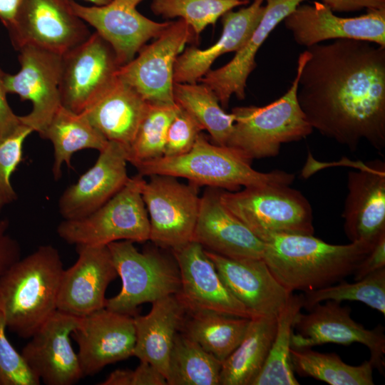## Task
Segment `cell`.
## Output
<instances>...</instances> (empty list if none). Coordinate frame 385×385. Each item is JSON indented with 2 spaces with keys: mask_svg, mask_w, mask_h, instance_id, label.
Here are the masks:
<instances>
[{
  "mask_svg": "<svg viewBox=\"0 0 385 385\" xmlns=\"http://www.w3.org/2000/svg\"><path fill=\"white\" fill-rule=\"evenodd\" d=\"M297 98L322 135L355 150L385 148V47L337 39L307 48Z\"/></svg>",
  "mask_w": 385,
  "mask_h": 385,
  "instance_id": "6da1fadb",
  "label": "cell"
},
{
  "mask_svg": "<svg viewBox=\"0 0 385 385\" xmlns=\"http://www.w3.org/2000/svg\"><path fill=\"white\" fill-rule=\"evenodd\" d=\"M263 242V260L292 293L316 290L344 279L374 246L361 242L333 245L303 234L274 235Z\"/></svg>",
  "mask_w": 385,
  "mask_h": 385,
  "instance_id": "7a4b0ae2",
  "label": "cell"
},
{
  "mask_svg": "<svg viewBox=\"0 0 385 385\" xmlns=\"http://www.w3.org/2000/svg\"><path fill=\"white\" fill-rule=\"evenodd\" d=\"M63 271L58 250L45 245L0 274V309L10 331L29 339L57 311Z\"/></svg>",
  "mask_w": 385,
  "mask_h": 385,
  "instance_id": "3957f363",
  "label": "cell"
},
{
  "mask_svg": "<svg viewBox=\"0 0 385 385\" xmlns=\"http://www.w3.org/2000/svg\"><path fill=\"white\" fill-rule=\"evenodd\" d=\"M237 150L210 143L201 133L192 149L185 154L139 163L134 165L143 176L165 175L183 178L200 187L237 191L240 187L267 184L290 185L294 175L280 170L262 173Z\"/></svg>",
  "mask_w": 385,
  "mask_h": 385,
  "instance_id": "277c9868",
  "label": "cell"
},
{
  "mask_svg": "<svg viewBox=\"0 0 385 385\" xmlns=\"http://www.w3.org/2000/svg\"><path fill=\"white\" fill-rule=\"evenodd\" d=\"M306 51L297 60V73L288 91L265 106H238L232 109L234 124L227 145L247 160L271 158L284 143L304 139L313 131L297 98L299 78Z\"/></svg>",
  "mask_w": 385,
  "mask_h": 385,
  "instance_id": "5b68a950",
  "label": "cell"
},
{
  "mask_svg": "<svg viewBox=\"0 0 385 385\" xmlns=\"http://www.w3.org/2000/svg\"><path fill=\"white\" fill-rule=\"evenodd\" d=\"M225 207L262 241L278 234L314 235L313 212L307 199L287 185L267 184L222 190Z\"/></svg>",
  "mask_w": 385,
  "mask_h": 385,
  "instance_id": "8992f818",
  "label": "cell"
},
{
  "mask_svg": "<svg viewBox=\"0 0 385 385\" xmlns=\"http://www.w3.org/2000/svg\"><path fill=\"white\" fill-rule=\"evenodd\" d=\"M145 182L140 174L130 177L120 190L94 212L61 222L57 227L58 236L76 246L149 240L150 221L142 196Z\"/></svg>",
  "mask_w": 385,
  "mask_h": 385,
  "instance_id": "52a82bcc",
  "label": "cell"
},
{
  "mask_svg": "<svg viewBox=\"0 0 385 385\" xmlns=\"http://www.w3.org/2000/svg\"><path fill=\"white\" fill-rule=\"evenodd\" d=\"M133 242L108 245L122 285L118 294L106 299V308L130 316L138 307L169 295L180 288L178 265L156 251L139 252Z\"/></svg>",
  "mask_w": 385,
  "mask_h": 385,
  "instance_id": "ba28073f",
  "label": "cell"
},
{
  "mask_svg": "<svg viewBox=\"0 0 385 385\" xmlns=\"http://www.w3.org/2000/svg\"><path fill=\"white\" fill-rule=\"evenodd\" d=\"M149 177L142 196L150 221V240L171 250L191 242L200 210L199 187L170 175Z\"/></svg>",
  "mask_w": 385,
  "mask_h": 385,
  "instance_id": "9c48e42d",
  "label": "cell"
},
{
  "mask_svg": "<svg viewBox=\"0 0 385 385\" xmlns=\"http://www.w3.org/2000/svg\"><path fill=\"white\" fill-rule=\"evenodd\" d=\"M198 36L183 19L171 21L163 33L144 45L135 58L120 66L117 76L147 102L173 104V73L177 57Z\"/></svg>",
  "mask_w": 385,
  "mask_h": 385,
  "instance_id": "30bf717a",
  "label": "cell"
},
{
  "mask_svg": "<svg viewBox=\"0 0 385 385\" xmlns=\"http://www.w3.org/2000/svg\"><path fill=\"white\" fill-rule=\"evenodd\" d=\"M111 46L96 32L61 55L59 91L61 105L84 111L118 78L120 68Z\"/></svg>",
  "mask_w": 385,
  "mask_h": 385,
  "instance_id": "8fae6325",
  "label": "cell"
},
{
  "mask_svg": "<svg viewBox=\"0 0 385 385\" xmlns=\"http://www.w3.org/2000/svg\"><path fill=\"white\" fill-rule=\"evenodd\" d=\"M15 49L30 46L62 55L91 34L70 0H23L7 29Z\"/></svg>",
  "mask_w": 385,
  "mask_h": 385,
  "instance_id": "7c38bea8",
  "label": "cell"
},
{
  "mask_svg": "<svg viewBox=\"0 0 385 385\" xmlns=\"http://www.w3.org/2000/svg\"><path fill=\"white\" fill-rule=\"evenodd\" d=\"M292 336V348H312L333 343L349 345L359 343L370 351L369 361L381 373L385 366V336L381 325L366 329L351 317V309L333 300L318 303L308 312L297 315Z\"/></svg>",
  "mask_w": 385,
  "mask_h": 385,
  "instance_id": "4fadbf2b",
  "label": "cell"
},
{
  "mask_svg": "<svg viewBox=\"0 0 385 385\" xmlns=\"http://www.w3.org/2000/svg\"><path fill=\"white\" fill-rule=\"evenodd\" d=\"M20 69L15 74L4 73L7 93L29 101L31 112L19 116L22 124L41 137L61 106L59 91L61 55L26 46L19 50Z\"/></svg>",
  "mask_w": 385,
  "mask_h": 385,
  "instance_id": "5bb4252c",
  "label": "cell"
},
{
  "mask_svg": "<svg viewBox=\"0 0 385 385\" xmlns=\"http://www.w3.org/2000/svg\"><path fill=\"white\" fill-rule=\"evenodd\" d=\"M180 276L175 294L188 313L213 312L251 319L257 317L228 289L199 243L191 241L172 250Z\"/></svg>",
  "mask_w": 385,
  "mask_h": 385,
  "instance_id": "9a60e30c",
  "label": "cell"
},
{
  "mask_svg": "<svg viewBox=\"0 0 385 385\" xmlns=\"http://www.w3.org/2000/svg\"><path fill=\"white\" fill-rule=\"evenodd\" d=\"M322 2L299 4L283 20L295 42L306 48L327 40L354 39L385 47V9L354 17L335 15Z\"/></svg>",
  "mask_w": 385,
  "mask_h": 385,
  "instance_id": "2e32d148",
  "label": "cell"
},
{
  "mask_svg": "<svg viewBox=\"0 0 385 385\" xmlns=\"http://www.w3.org/2000/svg\"><path fill=\"white\" fill-rule=\"evenodd\" d=\"M81 317L55 312L30 337L21 355L34 374L46 385H71L83 374L70 337Z\"/></svg>",
  "mask_w": 385,
  "mask_h": 385,
  "instance_id": "e0dca14e",
  "label": "cell"
},
{
  "mask_svg": "<svg viewBox=\"0 0 385 385\" xmlns=\"http://www.w3.org/2000/svg\"><path fill=\"white\" fill-rule=\"evenodd\" d=\"M83 376L133 356L135 329L133 317L103 308L81 317L73 332Z\"/></svg>",
  "mask_w": 385,
  "mask_h": 385,
  "instance_id": "ac0fdd59",
  "label": "cell"
},
{
  "mask_svg": "<svg viewBox=\"0 0 385 385\" xmlns=\"http://www.w3.org/2000/svg\"><path fill=\"white\" fill-rule=\"evenodd\" d=\"M76 250V262L63 273L57 310L82 317L106 307L107 287L118 274L108 245Z\"/></svg>",
  "mask_w": 385,
  "mask_h": 385,
  "instance_id": "d6986e66",
  "label": "cell"
},
{
  "mask_svg": "<svg viewBox=\"0 0 385 385\" xmlns=\"http://www.w3.org/2000/svg\"><path fill=\"white\" fill-rule=\"evenodd\" d=\"M74 14L92 26L112 48L119 65L132 61L151 38L160 36L170 21H154L136 7L113 0L103 6H86L70 0Z\"/></svg>",
  "mask_w": 385,
  "mask_h": 385,
  "instance_id": "ffe728a7",
  "label": "cell"
},
{
  "mask_svg": "<svg viewBox=\"0 0 385 385\" xmlns=\"http://www.w3.org/2000/svg\"><path fill=\"white\" fill-rule=\"evenodd\" d=\"M342 217L351 242L374 245L385 234V163L375 160L347 175Z\"/></svg>",
  "mask_w": 385,
  "mask_h": 385,
  "instance_id": "44dd1931",
  "label": "cell"
},
{
  "mask_svg": "<svg viewBox=\"0 0 385 385\" xmlns=\"http://www.w3.org/2000/svg\"><path fill=\"white\" fill-rule=\"evenodd\" d=\"M94 165L67 188L58 200V210L64 220L85 217L102 206L126 184V146L108 141L99 152Z\"/></svg>",
  "mask_w": 385,
  "mask_h": 385,
  "instance_id": "7402d4cb",
  "label": "cell"
},
{
  "mask_svg": "<svg viewBox=\"0 0 385 385\" xmlns=\"http://www.w3.org/2000/svg\"><path fill=\"white\" fill-rule=\"evenodd\" d=\"M221 190L207 187L200 197L192 241L226 257L262 259L264 242L225 207Z\"/></svg>",
  "mask_w": 385,
  "mask_h": 385,
  "instance_id": "603a6c76",
  "label": "cell"
},
{
  "mask_svg": "<svg viewBox=\"0 0 385 385\" xmlns=\"http://www.w3.org/2000/svg\"><path fill=\"white\" fill-rule=\"evenodd\" d=\"M205 252L228 289L251 312L278 316L292 293L278 282L263 259H232Z\"/></svg>",
  "mask_w": 385,
  "mask_h": 385,
  "instance_id": "cb8c5ba5",
  "label": "cell"
},
{
  "mask_svg": "<svg viewBox=\"0 0 385 385\" xmlns=\"http://www.w3.org/2000/svg\"><path fill=\"white\" fill-rule=\"evenodd\" d=\"M304 1L265 0L264 14L243 46L227 64L210 69L200 79L215 92L222 108L228 106L232 95L239 100L245 98L247 81L257 66L258 50L277 26Z\"/></svg>",
  "mask_w": 385,
  "mask_h": 385,
  "instance_id": "d4e9b609",
  "label": "cell"
},
{
  "mask_svg": "<svg viewBox=\"0 0 385 385\" xmlns=\"http://www.w3.org/2000/svg\"><path fill=\"white\" fill-rule=\"evenodd\" d=\"M265 9V0H253L248 6L224 14L222 34L215 43L204 49L187 47L177 57L174 83H197L219 56L240 50L259 24Z\"/></svg>",
  "mask_w": 385,
  "mask_h": 385,
  "instance_id": "484cf974",
  "label": "cell"
},
{
  "mask_svg": "<svg viewBox=\"0 0 385 385\" xmlns=\"http://www.w3.org/2000/svg\"><path fill=\"white\" fill-rule=\"evenodd\" d=\"M186 315L184 305L175 294L152 302L147 314L133 317V356L151 364L165 379L174 340L182 330Z\"/></svg>",
  "mask_w": 385,
  "mask_h": 385,
  "instance_id": "4316f807",
  "label": "cell"
},
{
  "mask_svg": "<svg viewBox=\"0 0 385 385\" xmlns=\"http://www.w3.org/2000/svg\"><path fill=\"white\" fill-rule=\"evenodd\" d=\"M147 102L118 77L84 111L90 123L108 140L128 147L146 111Z\"/></svg>",
  "mask_w": 385,
  "mask_h": 385,
  "instance_id": "83f0119b",
  "label": "cell"
},
{
  "mask_svg": "<svg viewBox=\"0 0 385 385\" xmlns=\"http://www.w3.org/2000/svg\"><path fill=\"white\" fill-rule=\"evenodd\" d=\"M277 317L257 316L250 319L242 341L222 362L220 385H252L269 354Z\"/></svg>",
  "mask_w": 385,
  "mask_h": 385,
  "instance_id": "f1b7e54d",
  "label": "cell"
},
{
  "mask_svg": "<svg viewBox=\"0 0 385 385\" xmlns=\"http://www.w3.org/2000/svg\"><path fill=\"white\" fill-rule=\"evenodd\" d=\"M41 138L49 140L53 148L52 173L61 178L62 166H71L73 155L83 149L101 151L108 140L94 128L83 113L73 112L62 105L54 114Z\"/></svg>",
  "mask_w": 385,
  "mask_h": 385,
  "instance_id": "f546056e",
  "label": "cell"
},
{
  "mask_svg": "<svg viewBox=\"0 0 385 385\" xmlns=\"http://www.w3.org/2000/svg\"><path fill=\"white\" fill-rule=\"evenodd\" d=\"M250 319L213 312H187L181 332L222 362L242 341Z\"/></svg>",
  "mask_w": 385,
  "mask_h": 385,
  "instance_id": "4dcf8cb0",
  "label": "cell"
},
{
  "mask_svg": "<svg viewBox=\"0 0 385 385\" xmlns=\"http://www.w3.org/2000/svg\"><path fill=\"white\" fill-rule=\"evenodd\" d=\"M294 371L301 376L312 377L330 385H373L374 366L369 361L352 366L335 353H321L311 348L290 351Z\"/></svg>",
  "mask_w": 385,
  "mask_h": 385,
  "instance_id": "1f68e13d",
  "label": "cell"
},
{
  "mask_svg": "<svg viewBox=\"0 0 385 385\" xmlns=\"http://www.w3.org/2000/svg\"><path fill=\"white\" fill-rule=\"evenodd\" d=\"M222 361L183 332L170 352L167 385H220Z\"/></svg>",
  "mask_w": 385,
  "mask_h": 385,
  "instance_id": "d6a6232c",
  "label": "cell"
},
{
  "mask_svg": "<svg viewBox=\"0 0 385 385\" xmlns=\"http://www.w3.org/2000/svg\"><path fill=\"white\" fill-rule=\"evenodd\" d=\"M173 99L190 113L210 134L212 143L226 145L231 134L234 115L222 108L215 92L200 83H174Z\"/></svg>",
  "mask_w": 385,
  "mask_h": 385,
  "instance_id": "836d02e7",
  "label": "cell"
},
{
  "mask_svg": "<svg viewBox=\"0 0 385 385\" xmlns=\"http://www.w3.org/2000/svg\"><path fill=\"white\" fill-rule=\"evenodd\" d=\"M303 307V294H292L277 317V329L269 354L252 385H298L290 351L294 323Z\"/></svg>",
  "mask_w": 385,
  "mask_h": 385,
  "instance_id": "e575fe53",
  "label": "cell"
},
{
  "mask_svg": "<svg viewBox=\"0 0 385 385\" xmlns=\"http://www.w3.org/2000/svg\"><path fill=\"white\" fill-rule=\"evenodd\" d=\"M180 110L176 104L148 103L136 133L126 147L132 165L163 156L168 128Z\"/></svg>",
  "mask_w": 385,
  "mask_h": 385,
  "instance_id": "d590c367",
  "label": "cell"
},
{
  "mask_svg": "<svg viewBox=\"0 0 385 385\" xmlns=\"http://www.w3.org/2000/svg\"><path fill=\"white\" fill-rule=\"evenodd\" d=\"M327 300L362 302L385 314V267L353 283L341 280L334 284L304 292L303 307L307 310Z\"/></svg>",
  "mask_w": 385,
  "mask_h": 385,
  "instance_id": "8d00e7d4",
  "label": "cell"
},
{
  "mask_svg": "<svg viewBox=\"0 0 385 385\" xmlns=\"http://www.w3.org/2000/svg\"><path fill=\"white\" fill-rule=\"evenodd\" d=\"M248 3L240 0H153L150 9L155 15L167 19L180 17L198 36L224 14Z\"/></svg>",
  "mask_w": 385,
  "mask_h": 385,
  "instance_id": "74e56055",
  "label": "cell"
},
{
  "mask_svg": "<svg viewBox=\"0 0 385 385\" xmlns=\"http://www.w3.org/2000/svg\"><path fill=\"white\" fill-rule=\"evenodd\" d=\"M32 132L22 124L12 135L0 138V212L17 199L11 177L21 161L24 142Z\"/></svg>",
  "mask_w": 385,
  "mask_h": 385,
  "instance_id": "f35d334b",
  "label": "cell"
},
{
  "mask_svg": "<svg viewBox=\"0 0 385 385\" xmlns=\"http://www.w3.org/2000/svg\"><path fill=\"white\" fill-rule=\"evenodd\" d=\"M5 317L0 309V384L1 385H38L37 378L6 335Z\"/></svg>",
  "mask_w": 385,
  "mask_h": 385,
  "instance_id": "ab89813d",
  "label": "cell"
},
{
  "mask_svg": "<svg viewBox=\"0 0 385 385\" xmlns=\"http://www.w3.org/2000/svg\"><path fill=\"white\" fill-rule=\"evenodd\" d=\"M202 130L203 128L197 120L180 107L168 128L163 156L174 157L187 153L193 147Z\"/></svg>",
  "mask_w": 385,
  "mask_h": 385,
  "instance_id": "60d3db41",
  "label": "cell"
},
{
  "mask_svg": "<svg viewBox=\"0 0 385 385\" xmlns=\"http://www.w3.org/2000/svg\"><path fill=\"white\" fill-rule=\"evenodd\" d=\"M136 369H116L101 385H167L164 376L148 362L140 361Z\"/></svg>",
  "mask_w": 385,
  "mask_h": 385,
  "instance_id": "b9f144b4",
  "label": "cell"
},
{
  "mask_svg": "<svg viewBox=\"0 0 385 385\" xmlns=\"http://www.w3.org/2000/svg\"><path fill=\"white\" fill-rule=\"evenodd\" d=\"M385 267V234L375 242L353 273L354 281Z\"/></svg>",
  "mask_w": 385,
  "mask_h": 385,
  "instance_id": "7bdbcfd3",
  "label": "cell"
},
{
  "mask_svg": "<svg viewBox=\"0 0 385 385\" xmlns=\"http://www.w3.org/2000/svg\"><path fill=\"white\" fill-rule=\"evenodd\" d=\"M4 72L0 68V138H6L15 133L22 125L19 116L11 108L6 98L3 76Z\"/></svg>",
  "mask_w": 385,
  "mask_h": 385,
  "instance_id": "ee69618b",
  "label": "cell"
},
{
  "mask_svg": "<svg viewBox=\"0 0 385 385\" xmlns=\"http://www.w3.org/2000/svg\"><path fill=\"white\" fill-rule=\"evenodd\" d=\"M332 11L352 12L385 9V0H322Z\"/></svg>",
  "mask_w": 385,
  "mask_h": 385,
  "instance_id": "f6af8a7d",
  "label": "cell"
},
{
  "mask_svg": "<svg viewBox=\"0 0 385 385\" xmlns=\"http://www.w3.org/2000/svg\"><path fill=\"white\" fill-rule=\"evenodd\" d=\"M23 0H0V21L8 29L14 22Z\"/></svg>",
  "mask_w": 385,
  "mask_h": 385,
  "instance_id": "bcb514c9",
  "label": "cell"
},
{
  "mask_svg": "<svg viewBox=\"0 0 385 385\" xmlns=\"http://www.w3.org/2000/svg\"><path fill=\"white\" fill-rule=\"evenodd\" d=\"M113 1L118 3L136 7V6L143 0H113Z\"/></svg>",
  "mask_w": 385,
  "mask_h": 385,
  "instance_id": "7dc6e473",
  "label": "cell"
},
{
  "mask_svg": "<svg viewBox=\"0 0 385 385\" xmlns=\"http://www.w3.org/2000/svg\"><path fill=\"white\" fill-rule=\"evenodd\" d=\"M94 4L96 6L106 5L111 3L113 0H85Z\"/></svg>",
  "mask_w": 385,
  "mask_h": 385,
  "instance_id": "c3c4849f",
  "label": "cell"
},
{
  "mask_svg": "<svg viewBox=\"0 0 385 385\" xmlns=\"http://www.w3.org/2000/svg\"><path fill=\"white\" fill-rule=\"evenodd\" d=\"M240 1H243L250 2V0H240Z\"/></svg>",
  "mask_w": 385,
  "mask_h": 385,
  "instance_id": "681fc988",
  "label": "cell"
},
{
  "mask_svg": "<svg viewBox=\"0 0 385 385\" xmlns=\"http://www.w3.org/2000/svg\"><path fill=\"white\" fill-rule=\"evenodd\" d=\"M0 385H1V384H0Z\"/></svg>",
  "mask_w": 385,
  "mask_h": 385,
  "instance_id": "f907efd6",
  "label": "cell"
}]
</instances>
